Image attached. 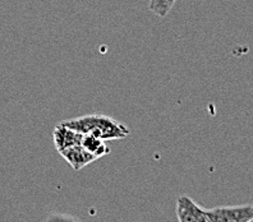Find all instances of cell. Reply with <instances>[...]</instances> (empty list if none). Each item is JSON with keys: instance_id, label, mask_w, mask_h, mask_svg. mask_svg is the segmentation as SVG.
<instances>
[{"instance_id": "obj_4", "label": "cell", "mask_w": 253, "mask_h": 222, "mask_svg": "<svg viewBox=\"0 0 253 222\" xmlns=\"http://www.w3.org/2000/svg\"><path fill=\"white\" fill-rule=\"evenodd\" d=\"M53 138L56 149H58V152H60L63 149H65V148L81 145L82 143V138H84V134L77 132V130L72 129V128L67 127L65 124L60 123L54 129Z\"/></svg>"}, {"instance_id": "obj_6", "label": "cell", "mask_w": 253, "mask_h": 222, "mask_svg": "<svg viewBox=\"0 0 253 222\" xmlns=\"http://www.w3.org/2000/svg\"><path fill=\"white\" fill-rule=\"evenodd\" d=\"M81 145L84 146L86 151L93 154L97 160L110 153V148L106 146L105 141L99 138V137L91 136V134H84V138H82V143Z\"/></svg>"}, {"instance_id": "obj_1", "label": "cell", "mask_w": 253, "mask_h": 222, "mask_svg": "<svg viewBox=\"0 0 253 222\" xmlns=\"http://www.w3.org/2000/svg\"><path fill=\"white\" fill-rule=\"evenodd\" d=\"M63 124L82 134L99 137L105 142L115 141V139H124L130 134L126 125L106 115H84V116L63 121Z\"/></svg>"}, {"instance_id": "obj_3", "label": "cell", "mask_w": 253, "mask_h": 222, "mask_svg": "<svg viewBox=\"0 0 253 222\" xmlns=\"http://www.w3.org/2000/svg\"><path fill=\"white\" fill-rule=\"evenodd\" d=\"M176 216L179 222H211L207 211L187 195H180L176 199Z\"/></svg>"}, {"instance_id": "obj_2", "label": "cell", "mask_w": 253, "mask_h": 222, "mask_svg": "<svg viewBox=\"0 0 253 222\" xmlns=\"http://www.w3.org/2000/svg\"><path fill=\"white\" fill-rule=\"evenodd\" d=\"M211 222H252L253 204L215 207L206 210Z\"/></svg>"}, {"instance_id": "obj_8", "label": "cell", "mask_w": 253, "mask_h": 222, "mask_svg": "<svg viewBox=\"0 0 253 222\" xmlns=\"http://www.w3.org/2000/svg\"><path fill=\"white\" fill-rule=\"evenodd\" d=\"M252 222H253V221H252Z\"/></svg>"}, {"instance_id": "obj_5", "label": "cell", "mask_w": 253, "mask_h": 222, "mask_svg": "<svg viewBox=\"0 0 253 222\" xmlns=\"http://www.w3.org/2000/svg\"><path fill=\"white\" fill-rule=\"evenodd\" d=\"M59 153L62 154L63 158H64L76 171L82 170L84 167H86L87 165L92 164L93 161L97 160L93 154H91L90 152L86 151L82 145H77L73 146V147L65 148V149L60 151Z\"/></svg>"}, {"instance_id": "obj_7", "label": "cell", "mask_w": 253, "mask_h": 222, "mask_svg": "<svg viewBox=\"0 0 253 222\" xmlns=\"http://www.w3.org/2000/svg\"><path fill=\"white\" fill-rule=\"evenodd\" d=\"M175 0H150L148 8L159 17H167L170 13Z\"/></svg>"}]
</instances>
